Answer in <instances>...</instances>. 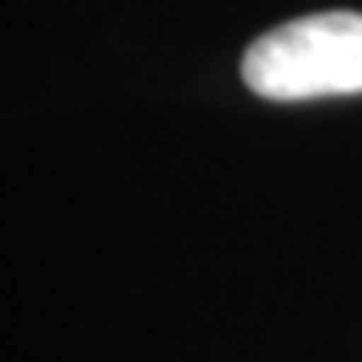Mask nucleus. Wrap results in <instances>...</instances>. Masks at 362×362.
<instances>
[{"label":"nucleus","instance_id":"1","mask_svg":"<svg viewBox=\"0 0 362 362\" xmlns=\"http://www.w3.org/2000/svg\"><path fill=\"white\" fill-rule=\"evenodd\" d=\"M242 77L266 101H318L362 93V13H314L262 33Z\"/></svg>","mask_w":362,"mask_h":362}]
</instances>
